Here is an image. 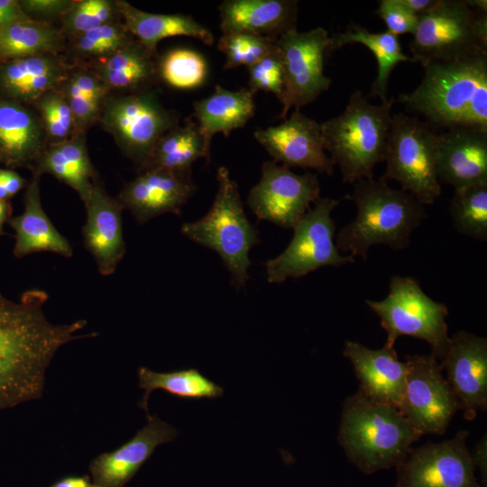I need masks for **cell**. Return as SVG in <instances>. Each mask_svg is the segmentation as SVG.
Instances as JSON below:
<instances>
[{
  "mask_svg": "<svg viewBox=\"0 0 487 487\" xmlns=\"http://www.w3.org/2000/svg\"><path fill=\"white\" fill-rule=\"evenodd\" d=\"M87 220L82 228L83 244L93 256L99 273L113 274L126 252L123 233V206L113 198L96 179L84 203Z\"/></svg>",
  "mask_w": 487,
  "mask_h": 487,
  "instance_id": "d6986e66",
  "label": "cell"
},
{
  "mask_svg": "<svg viewBox=\"0 0 487 487\" xmlns=\"http://www.w3.org/2000/svg\"><path fill=\"white\" fill-rule=\"evenodd\" d=\"M449 214L459 234L487 242V182L455 189Z\"/></svg>",
  "mask_w": 487,
  "mask_h": 487,
  "instance_id": "d590c367",
  "label": "cell"
},
{
  "mask_svg": "<svg viewBox=\"0 0 487 487\" xmlns=\"http://www.w3.org/2000/svg\"><path fill=\"white\" fill-rule=\"evenodd\" d=\"M319 195V180L315 173L297 174L284 165L266 161L259 182L248 194L247 203L258 219L293 229Z\"/></svg>",
  "mask_w": 487,
  "mask_h": 487,
  "instance_id": "9a60e30c",
  "label": "cell"
},
{
  "mask_svg": "<svg viewBox=\"0 0 487 487\" xmlns=\"http://www.w3.org/2000/svg\"><path fill=\"white\" fill-rule=\"evenodd\" d=\"M217 48L225 56L224 69L248 68L273 51L275 41L244 32L222 33Z\"/></svg>",
  "mask_w": 487,
  "mask_h": 487,
  "instance_id": "60d3db41",
  "label": "cell"
},
{
  "mask_svg": "<svg viewBox=\"0 0 487 487\" xmlns=\"http://www.w3.org/2000/svg\"><path fill=\"white\" fill-rule=\"evenodd\" d=\"M12 207L8 201L0 200V236L5 234L4 225L10 219Z\"/></svg>",
  "mask_w": 487,
  "mask_h": 487,
  "instance_id": "f907efd6",
  "label": "cell"
},
{
  "mask_svg": "<svg viewBox=\"0 0 487 487\" xmlns=\"http://www.w3.org/2000/svg\"><path fill=\"white\" fill-rule=\"evenodd\" d=\"M138 379L139 387L144 390L138 405L147 414L149 398L155 390H161L176 398L190 400H214L223 396L225 392L222 386L204 376L196 368L157 372L146 367H140Z\"/></svg>",
  "mask_w": 487,
  "mask_h": 487,
  "instance_id": "d6a6232c",
  "label": "cell"
},
{
  "mask_svg": "<svg viewBox=\"0 0 487 487\" xmlns=\"http://www.w3.org/2000/svg\"><path fill=\"white\" fill-rule=\"evenodd\" d=\"M248 87L253 93L273 94L280 101L284 89L283 68L279 51L274 50L247 68Z\"/></svg>",
  "mask_w": 487,
  "mask_h": 487,
  "instance_id": "b9f144b4",
  "label": "cell"
},
{
  "mask_svg": "<svg viewBox=\"0 0 487 487\" xmlns=\"http://www.w3.org/2000/svg\"><path fill=\"white\" fill-rule=\"evenodd\" d=\"M196 189L192 172L150 169L127 182L117 199L137 223L144 224L163 214L179 215Z\"/></svg>",
  "mask_w": 487,
  "mask_h": 487,
  "instance_id": "ac0fdd59",
  "label": "cell"
},
{
  "mask_svg": "<svg viewBox=\"0 0 487 487\" xmlns=\"http://www.w3.org/2000/svg\"><path fill=\"white\" fill-rule=\"evenodd\" d=\"M116 5L127 31L152 52L161 40L173 36L194 38L209 46L214 43L212 32L190 15L152 14L123 0L116 1Z\"/></svg>",
  "mask_w": 487,
  "mask_h": 487,
  "instance_id": "484cf974",
  "label": "cell"
},
{
  "mask_svg": "<svg viewBox=\"0 0 487 487\" xmlns=\"http://www.w3.org/2000/svg\"><path fill=\"white\" fill-rule=\"evenodd\" d=\"M350 43L363 44L372 52L378 69L371 88V96H379L381 102H385L388 99L389 78L393 69L400 62L411 61L410 57L402 51L399 37L388 31L371 32L354 23L345 32L330 37L327 51Z\"/></svg>",
  "mask_w": 487,
  "mask_h": 487,
  "instance_id": "1f68e13d",
  "label": "cell"
},
{
  "mask_svg": "<svg viewBox=\"0 0 487 487\" xmlns=\"http://www.w3.org/2000/svg\"><path fill=\"white\" fill-rule=\"evenodd\" d=\"M438 134L426 121L403 113L393 115L381 179L398 182L424 206L433 204L441 195L436 171Z\"/></svg>",
  "mask_w": 487,
  "mask_h": 487,
  "instance_id": "9c48e42d",
  "label": "cell"
},
{
  "mask_svg": "<svg viewBox=\"0 0 487 487\" xmlns=\"http://www.w3.org/2000/svg\"><path fill=\"white\" fill-rule=\"evenodd\" d=\"M36 104L50 144L64 142L78 133L73 113L59 88L45 93Z\"/></svg>",
  "mask_w": 487,
  "mask_h": 487,
  "instance_id": "ab89813d",
  "label": "cell"
},
{
  "mask_svg": "<svg viewBox=\"0 0 487 487\" xmlns=\"http://www.w3.org/2000/svg\"><path fill=\"white\" fill-rule=\"evenodd\" d=\"M134 38L119 21L92 29L74 38L75 52L88 59L102 60L122 49Z\"/></svg>",
  "mask_w": 487,
  "mask_h": 487,
  "instance_id": "f35d334b",
  "label": "cell"
},
{
  "mask_svg": "<svg viewBox=\"0 0 487 487\" xmlns=\"http://www.w3.org/2000/svg\"><path fill=\"white\" fill-rule=\"evenodd\" d=\"M423 68L420 84L398 102L432 126L487 129V53Z\"/></svg>",
  "mask_w": 487,
  "mask_h": 487,
  "instance_id": "7a4b0ae2",
  "label": "cell"
},
{
  "mask_svg": "<svg viewBox=\"0 0 487 487\" xmlns=\"http://www.w3.org/2000/svg\"><path fill=\"white\" fill-rule=\"evenodd\" d=\"M29 19L22 10L19 1L0 0V29Z\"/></svg>",
  "mask_w": 487,
  "mask_h": 487,
  "instance_id": "bcb514c9",
  "label": "cell"
},
{
  "mask_svg": "<svg viewBox=\"0 0 487 487\" xmlns=\"http://www.w3.org/2000/svg\"><path fill=\"white\" fill-rule=\"evenodd\" d=\"M73 2V0H23L19 1V4L29 19L50 23L53 18H61Z\"/></svg>",
  "mask_w": 487,
  "mask_h": 487,
  "instance_id": "ee69618b",
  "label": "cell"
},
{
  "mask_svg": "<svg viewBox=\"0 0 487 487\" xmlns=\"http://www.w3.org/2000/svg\"><path fill=\"white\" fill-rule=\"evenodd\" d=\"M210 145L196 121L188 117L183 125L178 124L158 141L139 172L159 169L190 173L198 160L209 162Z\"/></svg>",
  "mask_w": 487,
  "mask_h": 487,
  "instance_id": "4dcf8cb0",
  "label": "cell"
},
{
  "mask_svg": "<svg viewBox=\"0 0 487 487\" xmlns=\"http://www.w3.org/2000/svg\"><path fill=\"white\" fill-rule=\"evenodd\" d=\"M45 136L41 120L26 107L0 102V150L10 164L35 162L43 151Z\"/></svg>",
  "mask_w": 487,
  "mask_h": 487,
  "instance_id": "f546056e",
  "label": "cell"
},
{
  "mask_svg": "<svg viewBox=\"0 0 487 487\" xmlns=\"http://www.w3.org/2000/svg\"><path fill=\"white\" fill-rule=\"evenodd\" d=\"M353 185L348 198L355 205L356 216L335 234L339 252L365 260L373 245L395 251L408 248L411 234L427 216L425 206L381 178L362 179Z\"/></svg>",
  "mask_w": 487,
  "mask_h": 487,
  "instance_id": "3957f363",
  "label": "cell"
},
{
  "mask_svg": "<svg viewBox=\"0 0 487 487\" xmlns=\"http://www.w3.org/2000/svg\"><path fill=\"white\" fill-rule=\"evenodd\" d=\"M343 355L351 363L359 390L371 400L400 408L406 384L408 363L394 347L372 349L356 341L345 342Z\"/></svg>",
  "mask_w": 487,
  "mask_h": 487,
  "instance_id": "7402d4cb",
  "label": "cell"
},
{
  "mask_svg": "<svg viewBox=\"0 0 487 487\" xmlns=\"http://www.w3.org/2000/svg\"><path fill=\"white\" fill-rule=\"evenodd\" d=\"M0 179L5 187L10 198L25 186V180L18 173L13 170H0Z\"/></svg>",
  "mask_w": 487,
  "mask_h": 487,
  "instance_id": "7dc6e473",
  "label": "cell"
},
{
  "mask_svg": "<svg viewBox=\"0 0 487 487\" xmlns=\"http://www.w3.org/2000/svg\"><path fill=\"white\" fill-rule=\"evenodd\" d=\"M299 1L225 0L219 7L222 33L244 32L276 41L297 29Z\"/></svg>",
  "mask_w": 487,
  "mask_h": 487,
  "instance_id": "603a6c76",
  "label": "cell"
},
{
  "mask_svg": "<svg viewBox=\"0 0 487 487\" xmlns=\"http://www.w3.org/2000/svg\"><path fill=\"white\" fill-rule=\"evenodd\" d=\"M409 50L411 61L423 67L487 53V12L465 0H437L418 16Z\"/></svg>",
  "mask_w": 487,
  "mask_h": 487,
  "instance_id": "52a82bcc",
  "label": "cell"
},
{
  "mask_svg": "<svg viewBox=\"0 0 487 487\" xmlns=\"http://www.w3.org/2000/svg\"><path fill=\"white\" fill-rule=\"evenodd\" d=\"M375 14L384 22L387 31L399 37L400 34H414L418 17L403 5L399 0H381Z\"/></svg>",
  "mask_w": 487,
  "mask_h": 487,
  "instance_id": "7bdbcfd3",
  "label": "cell"
},
{
  "mask_svg": "<svg viewBox=\"0 0 487 487\" xmlns=\"http://www.w3.org/2000/svg\"><path fill=\"white\" fill-rule=\"evenodd\" d=\"M395 98L371 104L354 91L337 116L320 124L325 151L337 165L345 183L373 178V169L384 161Z\"/></svg>",
  "mask_w": 487,
  "mask_h": 487,
  "instance_id": "5b68a950",
  "label": "cell"
},
{
  "mask_svg": "<svg viewBox=\"0 0 487 487\" xmlns=\"http://www.w3.org/2000/svg\"><path fill=\"white\" fill-rule=\"evenodd\" d=\"M120 17L116 1H74L69 11L60 18L64 31L78 37L92 29L116 22Z\"/></svg>",
  "mask_w": 487,
  "mask_h": 487,
  "instance_id": "74e56055",
  "label": "cell"
},
{
  "mask_svg": "<svg viewBox=\"0 0 487 487\" xmlns=\"http://www.w3.org/2000/svg\"><path fill=\"white\" fill-rule=\"evenodd\" d=\"M408 372L399 409L422 435L443 436L459 411L457 400L433 354L406 357Z\"/></svg>",
  "mask_w": 487,
  "mask_h": 487,
  "instance_id": "4fadbf2b",
  "label": "cell"
},
{
  "mask_svg": "<svg viewBox=\"0 0 487 487\" xmlns=\"http://www.w3.org/2000/svg\"><path fill=\"white\" fill-rule=\"evenodd\" d=\"M155 52L147 50L135 39L110 56L99 60L96 74L108 87L124 94L150 89L158 78Z\"/></svg>",
  "mask_w": 487,
  "mask_h": 487,
  "instance_id": "f1b7e54d",
  "label": "cell"
},
{
  "mask_svg": "<svg viewBox=\"0 0 487 487\" xmlns=\"http://www.w3.org/2000/svg\"><path fill=\"white\" fill-rule=\"evenodd\" d=\"M411 14L418 17L429 11L437 2V0H399Z\"/></svg>",
  "mask_w": 487,
  "mask_h": 487,
  "instance_id": "c3c4849f",
  "label": "cell"
},
{
  "mask_svg": "<svg viewBox=\"0 0 487 487\" xmlns=\"http://www.w3.org/2000/svg\"><path fill=\"white\" fill-rule=\"evenodd\" d=\"M472 461L475 471L478 470L481 484L487 485V434L485 433L471 452Z\"/></svg>",
  "mask_w": 487,
  "mask_h": 487,
  "instance_id": "f6af8a7d",
  "label": "cell"
},
{
  "mask_svg": "<svg viewBox=\"0 0 487 487\" xmlns=\"http://www.w3.org/2000/svg\"><path fill=\"white\" fill-rule=\"evenodd\" d=\"M421 436L398 408L374 402L359 389L343 402L337 441L366 475L396 467Z\"/></svg>",
  "mask_w": 487,
  "mask_h": 487,
  "instance_id": "277c9868",
  "label": "cell"
},
{
  "mask_svg": "<svg viewBox=\"0 0 487 487\" xmlns=\"http://www.w3.org/2000/svg\"><path fill=\"white\" fill-rule=\"evenodd\" d=\"M254 95L249 88L231 90L216 85L211 95L193 104L191 116L208 143L217 133L227 137L245 126L255 113Z\"/></svg>",
  "mask_w": 487,
  "mask_h": 487,
  "instance_id": "83f0119b",
  "label": "cell"
},
{
  "mask_svg": "<svg viewBox=\"0 0 487 487\" xmlns=\"http://www.w3.org/2000/svg\"><path fill=\"white\" fill-rule=\"evenodd\" d=\"M50 487H92L91 481L87 475L65 477Z\"/></svg>",
  "mask_w": 487,
  "mask_h": 487,
  "instance_id": "681fc988",
  "label": "cell"
},
{
  "mask_svg": "<svg viewBox=\"0 0 487 487\" xmlns=\"http://www.w3.org/2000/svg\"><path fill=\"white\" fill-rule=\"evenodd\" d=\"M62 32L51 23L26 19L0 29V59L7 60L57 54Z\"/></svg>",
  "mask_w": 487,
  "mask_h": 487,
  "instance_id": "836d02e7",
  "label": "cell"
},
{
  "mask_svg": "<svg viewBox=\"0 0 487 487\" xmlns=\"http://www.w3.org/2000/svg\"><path fill=\"white\" fill-rule=\"evenodd\" d=\"M99 120L139 170L158 141L179 124L178 114L165 108L152 89L107 96Z\"/></svg>",
  "mask_w": 487,
  "mask_h": 487,
  "instance_id": "8fae6325",
  "label": "cell"
},
{
  "mask_svg": "<svg viewBox=\"0 0 487 487\" xmlns=\"http://www.w3.org/2000/svg\"><path fill=\"white\" fill-rule=\"evenodd\" d=\"M469 436L461 429L449 439L412 446L395 467V487H483L475 477Z\"/></svg>",
  "mask_w": 487,
  "mask_h": 487,
  "instance_id": "5bb4252c",
  "label": "cell"
},
{
  "mask_svg": "<svg viewBox=\"0 0 487 487\" xmlns=\"http://www.w3.org/2000/svg\"><path fill=\"white\" fill-rule=\"evenodd\" d=\"M217 191L207 213L198 220L182 225L181 233L218 253L239 289L250 279V250L260 243L259 232L249 222L237 184L229 170L221 166L216 173Z\"/></svg>",
  "mask_w": 487,
  "mask_h": 487,
  "instance_id": "8992f818",
  "label": "cell"
},
{
  "mask_svg": "<svg viewBox=\"0 0 487 487\" xmlns=\"http://www.w3.org/2000/svg\"><path fill=\"white\" fill-rule=\"evenodd\" d=\"M33 173H48L74 189L85 203L97 173L90 161L85 132L64 142L51 143L35 161Z\"/></svg>",
  "mask_w": 487,
  "mask_h": 487,
  "instance_id": "4316f807",
  "label": "cell"
},
{
  "mask_svg": "<svg viewBox=\"0 0 487 487\" xmlns=\"http://www.w3.org/2000/svg\"><path fill=\"white\" fill-rule=\"evenodd\" d=\"M366 305L380 318L387 337L384 346L394 347L401 335L427 342L439 362L449 342L447 307L428 297L413 277L393 275L388 295L381 300L366 299Z\"/></svg>",
  "mask_w": 487,
  "mask_h": 487,
  "instance_id": "ba28073f",
  "label": "cell"
},
{
  "mask_svg": "<svg viewBox=\"0 0 487 487\" xmlns=\"http://www.w3.org/2000/svg\"><path fill=\"white\" fill-rule=\"evenodd\" d=\"M464 418L472 421L487 410V338L465 330L449 337L440 362Z\"/></svg>",
  "mask_w": 487,
  "mask_h": 487,
  "instance_id": "2e32d148",
  "label": "cell"
},
{
  "mask_svg": "<svg viewBox=\"0 0 487 487\" xmlns=\"http://www.w3.org/2000/svg\"><path fill=\"white\" fill-rule=\"evenodd\" d=\"M329 39L326 29L317 27L307 32L293 29L275 41L284 77L280 118L284 119L292 107L299 110L312 103L331 86L324 72Z\"/></svg>",
  "mask_w": 487,
  "mask_h": 487,
  "instance_id": "7c38bea8",
  "label": "cell"
},
{
  "mask_svg": "<svg viewBox=\"0 0 487 487\" xmlns=\"http://www.w3.org/2000/svg\"><path fill=\"white\" fill-rule=\"evenodd\" d=\"M69 70L57 54L11 60L0 67V87L12 97L36 103L48 91L59 88Z\"/></svg>",
  "mask_w": 487,
  "mask_h": 487,
  "instance_id": "d4e9b609",
  "label": "cell"
},
{
  "mask_svg": "<svg viewBox=\"0 0 487 487\" xmlns=\"http://www.w3.org/2000/svg\"><path fill=\"white\" fill-rule=\"evenodd\" d=\"M59 90L66 98L75 117L78 133L85 132L99 119L109 91L93 72L79 69L69 74Z\"/></svg>",
  "mask_w": 487,
  "mask_h": 487,
  "instance_id": "e575fe53",
  "label": "cell"
},
{
  "mask_svg": "<svg viewBox=\"0 0 487 487\" xmlns=\"http://www.w3.org/2000/svg\"><path fill=\"white\" fill-rule=\"evenodd\" d=\"M46 291L23 292L20 300L0 291V410L41 397L46 370L63 345L97 333L81 334L87 321L56 325L44 315Z\"/></svg>",
  "mask_w": 487,
  "mask_h": 487,
  "instance_id": "6da1fadb",
  "label": "cell"
},
{
  "mask_svg": "<svg viewBox=\"0 0 487 487\" xmlns=\"http://www.w3.org/2000/svg\"><path fill=\"white\" fill-rule=\"evenodd\" d=\"M253 136L277 163L326 175L334 172L335 164L325 151L320 124L298 109L278 125L256 129Z\"/></svg>",
  "mask_w": 487,
  "mask_h": 487,
  "instance_id": "e0dca14e",
  "label": "cell"
},
{
  "mask_svg": "<svg viewBox=\"0 0 487 487\" xmlns=\"http://www.w3.org/2000/svg\"><path fill=\"white\" fill-rule=\"evenodd\" d=\"M340 200L319 198L293 227V237L286 249L265 263L267 280L281 283L298 279L322 267H339L355 262L343 255L335 244V223L333 210Z\"/></svg>",
  "mask_w": 487,
  "mask_h": 487,
  "instance_id": "30bf717a",
  "label": "cell"
},
{
  "mask_svg": "<svg viewBox=\"0 0 487 487\" xmlns=\"http://www.w3.org/2000/svg\"><path fill=\"white\" fill-rule=\"evenodd\" d=\"M157 74L173 88L190 90L205 83L208 65L201 53L188 48H176L157 60Z\"/></svg>",
  "mask_w": 487,
  "mask_h": 487,
  "instance_id": "8d00e7d4",
  "label": "cell"
},
{
  "mask_svg": "<svg viewBox=\"0 0 487 487\" xmlns=\"http://www.w3.org/2000/svg\"><path fill=\"white\" fill-rule=\"evenodd\" d=\"M40 178L41 175L33 173L24 195L23 213L7 221L14 231V254L16 258H23L34 253L51 252L70 258L73 249L69 242L56 229L43 210Z\"/></svg>",
  "mask_w": 487,
  "mask_h": 487,
  "instance_id": "cb8c5ba5",
  "label": "cell"
},
{
  "mask_svg": "<svg viewBox=\"0 0 487 487\" xmlns=\"http://www.w3.org/2000/svg\"><path fill=\"white\" fill-rule=\"evenodd\" d=\"M178 433L171 425L148 414L147 423L129 441L91 461L92 487H123L158 446L173 441Z\"/></svg>",
  "mask_w": 487,
  "mask_h": 487,
  "instance_id": "ffe728a7",
  "label": "cell"
},
{
  "mask_svg": "<svg viewBox=\"0 0 487 487\" xmlns=\"http://www.w3.org/2000/svg\"><path fill=\"white\" fill-rule=\"evenodd\" d=\"M9 198L10 196L0 179V200L7 201Z\"/></svg>",
  "mask_w": 487,
  "mask_h": 487,
  "instance_id": "816d5d0a",
  "label": "cell"
},
{
  "mask_svg": "<svg viewBox=\"0 0 487 487\" xmlns=\"http://www.w3.org/2000/svg\"><path fill=\"white\" fill-rule=\"evenodd\" d=\"M436 171L439 183L454 190L487 182V129L458 126L439 133Z\"/></svg>",
  "mask_w": 487,
  "mask_h": 487,
  "instance_id": "44dd1931",
  "label": "cell"
}]
</instances>
